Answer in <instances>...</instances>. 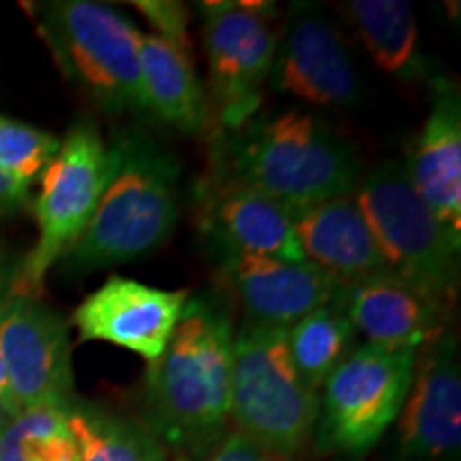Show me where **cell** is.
Segmentation results:
<instances>
[{"label":"cell","mask_w":461,"mask_h":461,"mask_svg":"<svg viewBox=\"0 0 461 461\" xmlns=\"http://www.w3.org/2000/svg\"><path fill=\"white\" fill-rule=\"evenodd\" d=\"M361 177L355 148L312 113L258 112L235 131L218 132L210 180L248 186L295 214L353 194Z\"/></svg>","instance_id":"cell-1"},{"label":"cell","mask_w":461,"mask_h":461,"mask_svg":"<svg viewBox=\"0 0 461 461\" xmlns=\"http://www.w3.org/2000/svg\"><path fill=\"white\" fill-rule=\"evenodd\" d=\"M230 367L229 310L214 297H188L163 355L148 366L143 423L167 448L207 457L229 423Z\"/></svg>","instance_id":"cell-2"},{"label":"cell","mask_w":461,"mask_h":461,"mask_svg":"<svg viewBox=\"0 0 461 461\" xmlns=\"http://www.w3.org/2000/svg\"><path fill=\"white\" fill-rule=\"evenodd\" d=\"M120 163L82 238L67 252L75 269H99L163 246L180 214L182 167L141 135L115 141Z\"/></svg>","instance_id":"cell-3"},{"label":"cell","mask_w":461,"mask_h":461,"mask_svg":"<svg viewBox=\"0 0 461 461\" xmlns=\"http://www.w3.org/2000/svg\"><path fill=\"white\" fill-rule=\"evenodd\" d=\"M58 68L105 113H141V31L122 11L95 0L26 5Z\"/></svg>","instance_id":"cell-4"},{"label":"cell","mask_w":461,"mask_h":461,"mask_svg":"<svg viewBox=\"0 0 461 461\" xmlns=\"http://www.w3.org/2000/svg\"><path fill=\"white\" fill-rule=\"evenodd\" d=\"M229 417L240 436L285 459L312 442L319 393L299 376L285 327L244 321L233 333Z\"/></svg>","instance_id":"cell-5"},{"label":"cell","mask_w":461,"mask_h":461,"mask_svg":"<svg viewBox=\"0 0 461 461\" xmlns=\"http://www.w3.org/2000/svg\"><path fill=\"white\" fill-rule=\"evenodd\" d=\"M353 194L389 272L455 303L461 233L419 197L403 165L387 160L374 167Z\"/></svg>","instance_id":"cell-6"},{"label":"cell","mask_w":461,"mask_h":461,"mask_svg":"<svg viewBox=\"0 0 461 461\" xmlns=\"http://www.w3.org/2000/svg\"><path fill=\"white\" fill-rule=\"evenodd\" d=\"M120 163L118 143L103 140L96 126H73L41 173L34 201L39 240L14 282L15 295L37 299L45 276L82 238Z\"/></svg>","instance_id":"cell-7"},{"label":"cell","mask_w":461,"mask_h":461,"mask_svg":"<svg viewBox=\"0 0 461 461\" xmlns=\"http://www.w3.org/2000/svg\"><path fill=\"white\" fill-rule=\"evenodd\" d=\"M417 355L411 346H357L322 384L316 451L348 459L370 451L400 417Z\"/></svg>","instance_id":"cell-8"},{"label":"cell","mask_w":461,"mask_h":461,"mask_svg":"<svg viewBox=\"0 0 461 461\" xmlns=\"http://www.w3.org/2000/svg\"><path fill=\"white\" fill-rule=\"evenodd\" d=\"M207 60V105L218 132L235 131L258 113L274 67L276 9L265 3H201Z\"/></svg>","instance_id":"cell-9"},{"label":"cell","mask_w":461,"mask_h":461,"mask_svg":"<svg viewBox=\"0 0 461 461\" xmlns=\"http://www.w3.org/2000/svg\"><path fill=\"white\" fill-rule=\"evenodd\" d=\"M0 357L22 411L71 403L73 366L67 322L31 297L14 295L0 310Z\"/></svg>","instance_id":"cell-10"},{"label":"cell","mask_w":461,"mask_h":461,"mask_svg":"<svg viewBox=\"0 0 461 461\" xmlns=\"http://www.w3.org/2000/svg\"><path fill=\"white\" fill-rule=\"evenodd\" d=\"M461 445L459 346L451 330L420 346L400 411V461H451Z\"/></svg>","instance_id":"cell-11"},{"label":"cell","mask_w":461,"mask_h":461,"mask_svg":"<svg viewBox=\"0 0 461 461\" xmlns=\"http://www.w3.org/2000/svg\"><path fill=\"white\" fill-rule=\"evenodd\" d=\"M269 82L278 92L321 107L353 105L359 96V77L342 34L305 3L291 5Z\"/></svg>","instance_id":"cell-12"},{"label":"cell","mask_w":461,"mask_h":461,"mask_svg":"<svg viewBox=\"0 0 461 461\" xmlns=\"http://www.w3.org/2000/svg\"><path fill=\"white\" fill-rule=\"evenodd\" d=\"M188 291H165L112 276L73 312L82 342H107L157 361L182 319Z\"/></svg>","instance_id":"cell-13"},{"label":"cell","mask_w":461,"mask_h":461,"mask_svg":"<svg viewBox=\"0 0 461 461\" xmlns=\"http://www.w3.org/2000/svg\"><path fill=\"white\" fill-rule=\"evenodd\" d=\"M367 342L420 348L448 330L453 303L384 272L339 285L333 297Z\"/></svg>","instance_id":"cell-14"},{"label":"cell","mask_w":461,"mask_h":461,"mask_svg":"<svg viewBox=\"0 0 461 461\" xmlns=\"http://www.w3.org/2000/svg\"><path fill=\"white\" fill-rule=\"evenodd\" d=\"M222 274L244 308V321L288 330L333 302L339 282L310 261L257 255H222Z\"/></svg>","instance_id":"cell-15"},{"label":"cell","mask_w":461,"mask_h":461,"mask_svg":"<svg viewBox=\"0 0 461 461\" xmlns=\"http://www.w3.org/2000/svg\"><path fill=\"white\" fill-rule=\"evenodd\" d=\"M201 227L221 255H257L280 261H305L295 235L293 212L267 194L207 177Z\"/></svg>","instance_id":"cell-16"},{"label":"cell","mask_w":461,"mask_h":461,"mask_svg":"<svg viewBox=\"0 0 461 461\" xmlns=\"http://www.w3.org/2000/svg\"><path fill=\"white\" fill-rule=\"evenodd\" d=\"M403 169L429 210L461 233V103L447 79H434L429 115Z\"/></svg>","instance_id":"cell-17"},{"label":"cell","mask_w":461,"mask_h":461,"mask_svg":"<svg viewBox=\"0 0 461 461\" xmlns=\"http://www.w3.org/2000/svg\"><path fill=\"white\" fill-rule=\"evenodd\" d=\"M305 261L331 274L339 285L387 269L355 194H342L293 214Z\"/></svg>","instance_id":"cell-18"},{"label":"cell","mask_w":461,"mask_h":461,"mask_svg":"<svg viewBox=\"0 0 461 461\" xmlns=\"http://www.w3.org/2000/svg\"><path fill=\"white\" fill-rule=\"evenodd\" d=\"M140 84L143 112L160 124L184 135H197L210 124L207 92L190 51L152 32H141Z\"/></svg>","instance_id":"cell-19"},{"label":"cell","mask_w":461,"mask_h":461,"mask_svg":"<svg viewBox=\"0 0 461 461\" xmlns=\"http://www.w3.org/2000/svg\"><path fill=\"white\" fill-rule=\"evenodd\" d=\"M346 9L367 51L383 71L402 82H419L425 77L428 62L420 56L419 28L411 3L353 0Z\"/></svg>","instance_id":"cell-20"},{"label":"cell","mask_w":461,"mask_h":461,"mask_svg":"<svg viewBox=\"0 0 461 461\" xmlns=\"http://www.w3.org/2000/svg\"><path fill=\"white\" fill-rule=\"evenodd\" d=\"M67 420L77 461H167V445L143 420L88 403H68Z\"/></svg>","instance_id":"cell-21"},{"label":"cell","mask_w":461,"mask_h":461,"mask_svg":"<svg viewBox=\"0 0 461 461\" xmlns=\"http://www.w3.org/2000/svg\"><path fill=\"white\" fill-rule=\"evenodd\" d=\"M355 338V327L346 319L336 299L286 330L291 359L303 383L316 393L339 363L353 353Z\"/></svg>","instance_id":"cell-22"},{"label":"cell","mask_w":461,"mask_h":461,"mask_svg":"<svg viewBox=\"0 0 461 461\" xmlns=\"http://www.w3.org/2000/svg\"><path fill=\"white\" fill-rule=\"evenodd\" d=\"M0 461H77L67 408L22 411L0 436Z\"/></svg>","instance_id":"cell-23"},{"label":"cell","mask_w":461,"mask_h":461,"mask_svg":"<svg viewBox=\"0 0 461 461\" xmlns=\"http://www.w3.org/2000/svg\"><path fill=\"white\" fill-rule=\"evenodd\" d=\"M60 149V140L31 124L0 115V171L31 188Z\"/></svg>","instance_id":"cell-24"},{"label":"cell","mask_w":461,"mask_h":461,"mask_svg":"<svg viewBox=\"0 0 461 461\" xmlns=\"http://www.w3.org/2000/svg\"><path fill=\"white\" fill-rule=\"evenodd\" d=\"M140 14L146 17L148 24L152 26V34L165 39L176 48L193 54V43H190V15L186 5L173 3V0H137L131 3Z\"/></svg>","instance_id":"cell-25"},{"label":"cell","mask_w":461,"mask_h":461,"mask_svg":"<svg viewBox=\"0 0 461 461\" xmlns=\"http://www.w3.org/2000/svg\"><path fill=\"white\" fill-rule=\"evenodd\" d=\"M207 461H286L280 455L269 453L255 442L246 440L238 431L227 434L214 447V451L207 455Z\"/></svg>","instance_id":"cell-26"},{"label":"cell","mask_w":461,"mask_h":461,"mask_svg":"<svg viewBox=\"0 0 461 461\" xmlns=\"http://www.w3.org/2000/svg\"><path fill=\"white\" fill-rule=\"evenodd\" d=\"M28 199V186L15 182L7 173L0 171V216L9 214V212L17 210L26 203Z\"/></svg>","instance_id":"cell-27"},{"label":"cell","mask_w":461,"mask_h":461,"mask_svg":"<svg viewBox=\"0 0 461 461\" xmlns=\"http://www.w3.org/2000/svg\"><path fill=\"white\" fill-rule=\"evenodd\" d=\"M0 406H3L5 411H7L14 419L17 417V414L22 412V408L17 406V402H15L14 389H11V383H9L7 370H5L3 357H0Z\"/></svg>","instance_id":"cell-28"},{"label":"cell","mask_w":461,"mask_h":461,"mask_svg":"<svg viewBox=\"0 0 461 461\" xmlns=\"http://www.w3.org/2000/svg\"><path fill=\"white\" fill-rule=\"evenodd\" d=\"M11 420H14V417H11V414L5 411L3 406H0V436H3V431L7 429V425L11 423Z\"/></svg>","instance_id":"cell-29"},{"label":"cell","mask_w":461,"mask_h":461,"mask_svg":"<svg viewBox=\"0 0 461 461\" xmlns=\"http://www.w3.org/2000/svg\"><path fill=\"white\" fill-rule=\"evenodd\" d=\"M3 282H0V310H3Z\"/></svg>","instance_id":"cell-30"},{"label":"cell","mask_w":461,"mask_h":461,"mask_svg":"<svg viewBox=\"0 0 461 461\" xmlns=\"http://www.w3.org/2000/svg\"><path fill=\"white\" fill-rule=\"evenodd\" d=\"M173 461H193L190 457H186V455H180V457H176Z\"/></svg>","instance_id":"cell-31"}]
</instances>
